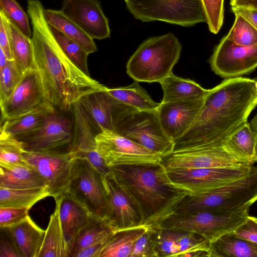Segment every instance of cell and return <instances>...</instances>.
Here are the masks:
<instances>
[{
  "label": "cell",
  "instance_id": "6da1fadb",
  "mask_svg": "<svg viewBox=\"0 0 257 257\" xmlns=\"http://www.w3.org/2000/svg\"><path fill=\"white\" fill-rule=\"evenodd\" d=\"M39 0H28L32 25L34 66L38 70L47 101L69 111L83 97L106 86L83 73L65 54L54 36Z\"/></svg>",
  "mask_w": 257,
  "mask_h": 257
},
{
  "label": "cell",
  "instance_id": "7a4b0ae2",
  "mask_svg": "<svg viewBox=\"0 0 257 257\" xmlns=\"http://www.w3.org/2000/svg\"><path fill=\"white\" fill-rule=\"evenodd\" d=\"M257 105V80L225 79L209 89L193 122L174 142V151L223 144Z\"/></svg>",
  "mask_w": 257,
  "mask_h": 257
},
{
  "label": "cell",
  "instance_id": "3957f363",
  "mask_svg": "<svg viewBox=\"0 0 257 257\" xmlns=\"http://www.w3.org/2000/svg\"><path fill=\"white\" fill-rule=\"evenodd\" d=\"M112 175L140 211L144 227L154 229L190 193L175 186L161 163L110 167Z\"/></svg>",
  "mask_w": 257,
  "mask_h": 257
},
{
  "label": "cell",
  "instance_id": "277c9868",
  "mask_svg": "<svg viewBox=\"0 0 257 257\" xmlns=\"http://www.w3.org/2000/svg\"><path fill=\"white\" fill-rule=\"evenodd\" d=\"M181 51L180 42L172 33L150 37L130 58L126 73L136 81L160 83L172 73Z\"/></svg>",
  "mask_w": 257,
  "mask_h": 257
},
{
  "label": "cell",
  "instance_id": "5b68a950",
  "mask_svg": "<svg viewBox=\"0 0 257 257\" xmlns=\"http://www.w3.org/2000/svg\"><path fill=\"white\" fill-rule=\"evenodd\" d=\"M257 201V167L246 176L197 194L187 195L173 214L249 209Z\"/></svg>",
  "mask_w": 257,
  "mask_h": 257
},
{
  "label": "cell",
  "instance_id": "8992f818",
  "mask_svg": "<svg viewBox=\"0 0 257 257\" xmlns=\"http://www.w3.org/2000/svg\"><path fill=\"white\" fill-rule=\"evenodd\" d=\"M248 210L201 211L173 214L159 227L193 231L202 235L211 243L221 236L233 231L242 224L249 215Z\"/></svg>",
  "mask_w": 257,
  "mask_h": 257
},
{
  "label": "cell",
  "instance_id": "52a82bcc",
  "mask_svg": "<svg viewBox=\"0 0 257 257\" xmlns=\"http://www.w3.org/2000/svg\"><path fill=\"white\" fill-rule=\"evenodd\" d=\"M126 7L142 22L163 21L183 27L206 22L201 0H130Z\"/></svg>",
  "mask_w": 257,
  "mask_h": 257
},
{
  "label": "cell",
  "instance_id": "ba28073f",
  "mask_svg": "<svg viewBox=\"0 0 257 257\" xmlns=\"http://www.w3.org/2000/svg\"><path fill=\"white\" fill-rule=\"evenodd\" d=\"M96 150L109 167L160 164L162 156L119 134L100 127Z\"/></svg>",
  "mask_w": 257,
  "mask_h": 257
},
{
  "label": "cell",
  "instance_id": "9c48e42d",
  "mask_svg": "<svg viewBox=\"0 0 257 257\" xmlns=\"http://www.w3.org/2000/svg\"><path fill=\"white\" fill-rule=\"evenodd\" d=\"M69 193L92 216L103 220L107 204L104 176L87 160L77 159Z\"/></svg>",
  "mask_w": 257,
  "mask_h": 257
},
{
  "label": "cell",
  "instance_id": "30bf717a",
  "mask_svg": "<svg viewBox=\"0 0 257 257\" xmlns=\"http://www.w3.org/2000/svg\"><path fill=\"white\" fill-rule=\"evenodd\" d=\"M26 161L47 180L49 196L55 202L69 193L78 158L73 152L43 154L24 150Z\"/></svg>",
  "mask_w": 257,
  "mask_h": 257
},
{
  "label": "cell",
  "instance_id": "8fae6325",
  "mask_svg": "<svg viewBox=\"0 0 257 257\" xmlns=\"http://www.w3.org/2000/svg\"><path fill=\"white\" fill-rule=\"evenodd\" d=\"M161 163L166 170L252 166L235 156L224 144L174 151L162 156Z\"/></svg>",
  "mask_w": 257,
  "mask_h": 257
},
{
  "label": "cell",
  "instance_id": "7c38bea8",
  "mask_svg": "<svg viewBox=\"0 0 257 257\" xmlns=\"http://www.w3.org/2000/svg\"><path fill=\"white\" fill-rule=\"evenodd\" d=\"M115 132L162 156L173 150L174 142L162 127L157 110L137 111Z\"/></svg>",
  "mask_w": 257,
  "mask_h": 257
},
{
  "label": "cell",
  "instance_id": "4fadbf2b",
  "mask_svg": "<svg viewBox=\"0 0 257 257\" xmlns=\"http://www.w3.org/2000/svg\"><path fill=\"white\" fill-rule=\"evenodd\" d=\"M254 166L203 168L166 170L171 181L177 187L197 194L249 175Z\"/></svg>",
  "mask_w": 257,
  "mask_h": 257
},
{
  "label": "cell",
  "instance_id": "5bb4252c",
  "mask_svg": "<svg viewBox=\"0 0 257 257\" xmlns=\"http://www.w3.org/2000/svg\"><path fill=\"white\" fill-rule=\"evenodd\" d=\"M209 62L212 71L225 79L249 74L257 68V45H237L224 36Z\"/></svg>",
  "mask_w": 257,
  "mask_h": 257
},
{
  "label": "cell",
  "instance_id": "9a60e30c",
  "mask_svg": "<svg viewBox=\"0 0 257 257\" xmlns=\"http://www.w3.org/2000/svg\"><path fill=\"white\" fill-rule=\"evenodd\" d=\"M24 150L43 154L72 152V122L56 110L51 113L42 127L21 141Z\"/></svg>",
  "mask_w": 257,
  "mask_h": 257
},
{
  "label": "cell",
  "instance_id": "2e32d148",
  "mask_svg": "<svg viewBox=\"0 0 257 257\" xmlns=\"http://www.w3.org/2000/svg\"><path fill=\"white\" fill-rule=\"evenodd\" d=\"M72 117V143L71 151L78 158L85 159L101 174L111 175L112 171L96 150L95 137L100 131L90 118L79 102L71 109Z\"/></svg>",
  "mask_w": 257,
  "mask_h": 257
},
{
  "label": "cell",
  "instance_id": "e0dca14e",
  "mask_svg": "<svg viewBox=\"0 0 257 257\" xmlns=\"http://www.w3.org/2000/svg\"><path fill=\"white\" fill-rule=\"evenodd\" d=\"M107 87L88 94L79 101L81 105L100 127L117 132L135 112L139 110L111 96Z\"/></svg>",
  "mask_w": 257,
  "mask_h": 257
},
{
  "label": "cell",
  "instance_id": "ac0fdd59",
  "mask_svg": "<svg viewBox=\"0 0 257 257\" xmlns=\"http://www.w3.org/2000/svg\"><path fill=\"white\" fill-rule=\"evenodd\" d=\"M48 102L39 72L33 65L24 72L12 94L1 107L2 121L20 117Z\"/></svg>",
  "mask_w": 257,
  "mask_h": 257
},
{
  "label": "cell",
  "instance_id": "d6986e66",
  "mask_svg": "<svg viewBox=\"0 0 257 257\" xmlns=\"http://www.w3.org/2000/svg\"><path fill=\"white\" fill-rule=\"evenodd\" d=\"M107 204L103 221L113 230L144 226V220L134 202L113 175L104 176Z\"/></svg>",
  "mask_w": 257,
  "mask_h": 257
},
{
  "label": "cell",
  "instance_id": "ffe728a7",
  "mask_svg": "<svg viewBox=\"0 0 257 257\" xmlns=\"http://www.w3.org/2000/svg\"><path fill=\"white\" fill-rule=\"evenodd\" d=\"M60 10L93 39L110 37L108 20L99 0H63Z\"/></svg>",
  "mask_w": 257,
  "mask_h": 257
},
{
  "label": "cell",
  "instance_id": "44dd1931",
  "mask_svg": "<svg viewBox=\"0 0 257 257\" xmlns=\"http://www.w3.org/2000/svg\"><path fill=\"white\" fill-rule=\"evenodd\" d=\"M204 98L161 102L157 109L158 117L164 131L173 142L180 138L192 124Z\"/></svg>",
  "mask_w": 257,
  "mask_h": 257
},
{
  "label": "cell",
  "instance_id": "7402d4cb",
  "mask_svg": "<svg viewBox=\"0 0 257 257\" xmlns=\"http://www.w3.org/2000/svg\"><path fill=\"white\" fill-rule=\"evenodd\" d=\"M5 229L15 243L21 257H38L46 230L28 215L21 222Z\"/></svg>",
  "mask_w": 257,
  "mask_h": 257
},
{
  "label": "cell",
  "instance_id": "603a6c76",
  "mask_svg": "<svg viewBox=\"0 0 257 257\" xmlns=\"http://www.w3.org/2000/svg\"><path fill=\"white\" fill-rule=\"evenodd\" d=\"M57 202L59 203V217L61 226L70 252L78 234L89 222L92 216L69 193L64 196Z\"/></svg>",
  "mask_w": 257,
  "mask_h": 257
},
{
  "label": "cell",
  "instance_id": "cb8c5ba5",
  "mask_svg": "<svg viewBox=\"0 0 257 257\" xmlns=\"http://www.w3.org/2000/svg\"><path fill=\"white\" fill-rule=\"evenodd\" d=\"M56 109L50 103L16 118L4 121L1 131L22 141L34 135L43 126L49 115Z\"/></svg>",
  "mask_w": 257,
  "mask_h": 257
},
{
  "label": "cell",
  "instance_id": "d4e9b609",
  "mask_svg": "<svg viewBox=\"0 0 257 257\" xmlns=\"http://www.w3.org/2000/svg\"><path fill=\"white\" fill-rule=\"evenodd\" d=\"M160 83L163 92L162 103L198 99L205 97L209 91L195 81L178 77L173 72Z\"/></svg>",
  "mask_w": 257,
  "mask_h": 257
},
{
  "label": "cell",
  "instance_id": "484cf974",
  "mask_svg": "<svg viewBox=\"0 0 257 257\" xmlns=\"http://www.w3.org/2000/svg\"><path fill=\"white\" fill-rule=\"evenodd\" d=\"M46 179L33 167H0V187L14 189L47 188Z\"/></svg>",
  "mask_w": 257,
  "mask_h": 257
},
{
  "label": "cell",
  "instance_id": "4316f807",
  "mask_svg": "<svg viewBox=\"0 0 257 257\" xmlns=\"http://www.w3.org/2000/svg\"><path fill=\"white\" fill-rule=\"evenodd\" d=\"M69 246L65 237L59 217V203L50 216L49 222L38 257H68Z\"/></svg>",
  "mask_w": 257,
  "mask_h": 257
},
{
  "label": "cell",
  "instance_id": "83f0119b",
  "mask_svg": "<svg viewBox=\"0 0 257 257\" xmlns=\"http://www.w3.org/2000/svg\"><path fill=\"white\" fill-rule=\"evenodd\" d=\"M208 257H257V243L241 238L232 232L210 243Z\"/></svg>",
  "mask_w": 257,
  "mask_h": 257
},
{
  "label": "cell",
  "instance_id": "f1b7e54d",
  "mask_svg": "<svg viewBox=\"0 0 257 257\" xmlns=\"http://www.w3.org/2000/svg\"><path fill=\"white\" fill-rule=\"evenodd\" d=\"M44 16L48 24L74 40L89 54L96 52L97 47L88 35L67 17L61 10L45 9Z\"/></svg>",
  "mask_w": 257,
  "mask_h": 257
},
{
  "label": "cell",
  "instance_id": "f546056e",
  "mask_svg": "<svg viewBox=\"0 0 257 257\" xmlns=\"http://www.w3.org/2000/svg\"><path fill=\"white\" fill-rule=\"evenodd\" d=\"M223 144L249 165L257 163V141L247 121L226 138Z\"/></svg>",
  "mask_w": 257,
  "mask_h": 257
},
{
  "label": "cell",
  "instance_id": "4dcf8cb0",
  "mask_svg": "<svg viewBox=\"0 0 257 257\" xmlns=\"http://www.w3.org/2000/svg\"><path fill=\"white\" fill-rule=\"evenodd\" d=\"M146 229L141 226L114 232L99 257H131L137 240Z\"/></svg>",
  "mask_w": 257,
  "mask_h": 257
},
{
  "label": "cell",
  "instance_id": "1f68e13d",
  "mask_svg": "<svg viewBox=\"0 0 257 257\" xmlns=\"http://www.w3.org/2000/svg\"><path fill=\"white\" fill-rule=\"evenodd\" d=\"M7 21L13 58L18 66L24 72L34 65L31 38L24 34L8 17Z\"/></svg>",
  "mask_w": 257,
  "mask_h": 257
},
{
  "label": "cell",
  "instance_id": "d6a6232c",
  "mask_svg": "<svg viewBox=\"0 0 257 257\" xmlns=\"http://www.w3.org/2000/svg\"><path fill=\"white\" fill-rule=\"evenodd\" d=\"M135 82L128 86L107 88V92L120 101L139 110H156L161 103L154 101L147 92Z\"/></svg>",
  "mask_w": 257,
  "mask_h": 257
},
{
  "label": "cell",
  "instance_id": "836d02e7",
  "mask_svg": "<svg viewBox=\"0 0 257 257\" xmlns=\"http://www.w3.org/2000/svg\"><path fill=\"white\" fill-rule=\"evenodd\" d=\"M114 232L103 220L91 216L75 239L68 257H76L84 248L108 238Z\"/></svg>",
  "mask_w": 257,
  "mask_h": 257
},
{
  "label": "cell",
  "instance_id": "e575fe53",
  "mask_svg": "<svg viewBox=\"0 0 257 257\" xmlns=\"http://www.w3.org/2000/svg\"><path fill=\"white\" fill-rule=\"evenodd\" d=\"M48 196L46 187L23 189L0 187V207L30 209L36 203Z\"/></svg>",
  "mask_w": 257,
  "mask_h": 257
},
{
  "label": "cell",
  "instance_id": "d590c367",
  "mask_svg": "<svg viewBox=\"0 0 257 257\" xmlns=\"http://www.w3.org/2000/svg\"><path fill=\"white\" fill-rule=\"evenodd\" d=\"M23 144L7 133L1 131L0 167L9 168L15 166L32 167L24 156Z\"/></svg>",
  "mask_w": 257,
  "mask_h": 257
},
{
  "label": "cell",
  "instance_id": "8d00e7d4",
  "mask_svg": "<svg viewBox=\"0 0 257 257\" xmlns=\"http://www.w3.org/2000/svg\"><path fill=\"white\" fill-rule=\"evenodd\" d=\"M174 230L180 256H208L210 242L206 238L193 231Z\"/></svg>",
  "mask_w": 257,
  "mask_h": 257
},
{
  "label": "cell",
  "instance_id": "74e56055",
  "mask_svg": "<svg viewBox=\"0 0 257 257\" xmlns=\"http://www.w3.org/2000/svg\"><path fill=\"white\" fill-rule=\"evenodd\" d=\"M50 28L65 54L86 75L90 76L87 65L89 54L78 43L68 37L55 27Z\"/></svg>",
  "mask_w": 257,
  "mask_h": 257
},
{
  "label": "cell",
  "instance_id": "f35d334b",
  "mask_svg": "<svg viewBox=\"0 0 257 257\" xmlns=\"http://www.w3.org/2000/svg\"><path fill=\"white\" fill-rule=\"evenodd\" d=\"M234 15V22L225 36L226 38L239 45H257V29L242 16Z\"/></svg>",
  "mask_w": 257,
  "mask_h": 257
},
{
  "label": "cell",
  "instance_id": "ab89813d",
  "mask_svg": "<svg viewBox=\"0 0 257 257\" xmlns=\"http://www.w3.org/2000/svg\"><path fill=\"white\" fill-rule=\"evenodd\" d=\"M149 229L151 232L158 257L180 256L175 230L160 227Z\"/></svg>",
  "mask_w": 257,
  "mask_h": 257
},
{
  "label": "cell",
  "instance_id": "60d3db41",
  "mask_svg": "<svg viewBox=\"0 0 257 257\" xmlns=\"http://www.w3.org/2000/svg\"><path fill=\"white\" fill-rule=\"evenodd\" d=\"M23 73L14 60H8L5 66L0 69V107L6 103Z\"/></svg>",
  "mask_w": 257,
  "mask_h": 257
},
{
  "label": "cell",
  "instance_id": "b9f144b4",
  "mask_svg": "<svg viewBox=\"0 0 257 257\" xmlns=\"http://www.w3.org/2000/svg\"><path fill=\"white\" fill-rule=\"evenodd\" d=\"M0 9L26 36L32 35L29 16L16 0H0Z\"/></svg>",
  "mask_w": 257,
  "mask_h": 257
},
{
  "label": "cell",
  "instance_id": "7bdbcfd3",
  "mask_svg": "<svg viewBox=\"0 0 257 257\" xmlns=\"http://www.w3.org/2000/svg\"><path fill=\"white\" fill-rule=\"evenodd\" d=\"M209 31L217 34L224 19V0H201Z\"/></svg>",
  "mask_w": 257,
  "mask_h": 257
},
{
  "label": "cell",
  "instance_id": "ee69618b",
  "mask_svg": "<svg viewBox=\"0 0 257 257\" xmlns=\"http://www.w3.org/2000/svg\"><path fill=\"white\" fill-rule=\"evenodd\" d=\"M131 257H158L150 229L146 228L137 240Z\"/></svg>",
  "mask_w": 257,
  "mask_h": 257
},
{
  "label": "cell",
  "instance_id": "f6af8a7d",
  "mask_svg": "<svg viewBox=\"0 0 257 257\" xmlns=\"http://www.w3.org/2000/svg\"><path fill=\"white\" fill-rule=\"evenodd\" d=\"M27 208L0 207V228L13 226L24 219L29 214Z\"/></svg>",
  "mask_w": 257,
  "mask_h": 257
},
{
  "label": "cell",
  "instance_id": "bcb514c9",
  "mask_svg": "<svg viewBox=\"0 0 257 257\" xmlns=\"http://www.w3.org/2000/svg\"><path fill=\"white\" fill-rule=\"evenodd\" d=\"M232 233L241 238L257 243V217L248 215Z\"/></svg>",
  "mask_w": 257,
  "mask_h": 257
},
{
  "label": "cell",
  "instance_id": "7dc6e473",
  "mask_svg": "<svg viewBox=\"0 0 257 257\" xmlns=\"http://www.w3.org/2000/svg\"><path fill=\"white\" fill-rule=\"evenodd\" d=\"M7 19V17L4 12L0 9V49L3 51L9 60H14Z\"/></svg>",
  "mask_w": 257,
  "mask_h": 257
},
{
  "label": "cell",
  "instance_id": "c3c4849f",
  "mask_svg": "<svg viewBox=\"0 0 257 257\" xmlns=\"http://www.w3.org/2000/svg\"><path fill=\"white\" fill-rule=\"evenodd\" d=\"M0 228V257H21L11 237L4 228Z\"/></svg>",
  "mask_w": 257,
  "mask_h": 257
},
{
  "label": "cell",
  "instance_id": "681fc988",
  "mask_svg": "<svg viewBox=\"0 0 257 257\" xmlns=\"http://www.w3.org/2000/svg\"><path fill=\"white\" fill-rule=\"evenodd\" d=\"M110 236L103 240L84 248L80 251L76 257H99V254L106 244Z\"/></svg>",
  "mask_w": 257,
  "mask_h": 257
},
{
  "label": "cell",
  "instance_id": "f907efd6",
  "mask_svg": "<svg viewBox=\"0 0 257 257\" xmlns=\"http://www.w3.org/2000/svg\"><path fill=\"white\" fill-rule=\"evenodd\" d=\"M231 9L234 14L242 16L257 29V9L239 7H231Z\"/></svg>",
  "mask_w": 257,
  "mask_h": 257
},
{
  "label": "cell",
  "instance_id": "816d5d0a",
  "mask_svg": "<svg viewBox=\"0 0 257 257\" xmlns=\"http://www.w3.org/2000/svg\"><path fill=\"white\" fill-rule=\"evenodd\" d=\"M231 7L257 9V0H230Z\"/></svg>",
  "mask_w": 257,
  "mask_h": 257
},
{
  "label": "cell",
  "instance_id": "f5cc1de1",
  "mask_svg": "<svg viewBox=\"0 0 257 257\" xmlns=\"http://www.w3.org/2000/svg\"><path fill=\"white\" fill-rule=\"evenodd\" d=\"M250 125L254 136L257 141V112L251 119Z\"/></svg>",
  "mask_w": 257,
  "mask_h": 257
},
{
  "label": "cell",
  "instance_id": "db71d44e",
  "mask_svg": "<svg viewBox=\"0 0 257 257\" xmlns=\"http://www.w3.org/2000/svg\"><path fill=\"white\" fill-rule=\"evenodd\" d=\"M8 60H9L3 52V51L0 49V69L3 68L6 64Z\"/></svg>",
  "mask_w": 257,
  "mask_h": 257
},
{
  "label": "cell",
  "instance_id": "11a10c76",
  "mask_svg": "<svg viewBox=\"0 0 257 257\" xmlns=\"http://www.w3.org/2000/svg\"><path fill=\"white\" fill-rule=\"evenodd\" d=\"M124 1H125V3H126V2L130 1V0H124Z\"/></svg>",
  "mask_w": 257,
  "mask_h": 257
},
{
  "label": "cell",
  "instance_id": "9f6ffc18",
  "mask_svg": "<svg viewBox=\"0 0 257 257\" xmlns=\"http://www.w3.org/2000/svg\"><path fill=\"white\" fill-rule=\"evenodd\" d=\"M256 80H257V77L254 78Z\"/></svg>",
  "mask_w": 257,
  "mask_h": 257
}]
</instances>
